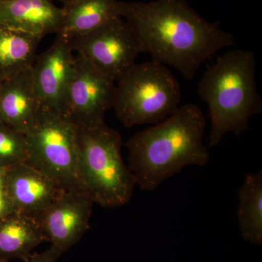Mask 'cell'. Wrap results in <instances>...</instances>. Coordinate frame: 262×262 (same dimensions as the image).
Wrapping results in <instances>:
<instances>
[{
  "label": "cell",
  "mask_w": 262,
  "mask_h": 262,
  "mask_svg": "<svg viewBox=\"0 0 262 262\" xmlns=\"http://www.w3.org/2000/svg\"><path fill=\"white\" fill-rule=\"evenodd\" d=\"M120 15L135 32L142 53L188 80L217 52L234 44L230 33L202 18L186 0L120 1Z\"/></svg>",
  "instance_id": "obj_1"
},
{
  "label": "cell",
  "mask_w": 262,
  "mask_h": 262,
  "mask_svg": "<svg viewBox=\"0 0 262 262\" xmlns=\"http://www.w3.org/2000/svg\"><path fill=\"white\" fill-rule=\"evenodd\" d=\"M205 127L199 106L187 103L155 126L136 133L125 143L136 185L151 192L187 165H207L210 155L203 142Z\"/></svg>",
  "instance_id": "obj_2"
},
{
  "label": "cell",
  "mask_w": 262,
  "mask_h": 262,
  "mask_svg": "<svg viewBox=\"0 0 262 262\" xmlns=\"http://www.w3.org/2000/svg\"><path fill=\"white\" fill-rule=\"evenodd\" d=\"M256 67L253 52L235 49L219 57L203 74L198 94L209 108V146L218 145L228 133L241 135L251 117L262 113Z\"/></svg>",
  "instance_id": "obj_3"
},
{
  "label": "cell",
  "mask_w": 262,
  "mask_h": 262,
  "mask_svg": "<svg viewBox=\"0 0 262 262\" xmlns=\"http://www.w3.org/2000/svg\"><path fill=\"white\" fill-rule=\"evenodd\" d=\"M122 137L105 122L77 127V161L81 182L94 203L115 208L130 202L136 184L122 159Z\"/></svg>",
  "instance_id": "obj_4"
},
{
  "label": "cell",
  "mask_w": 262,
  "mask_h": 262,
  "mask_svg": "<svg viewBox=\"0 0 262 262\" xmlns=\"http://www.w3.org/2000/svg\"><path fill=\"white\" fill-rule=\"evenodd\" d=\"M182 91L166 66L154 61L136 63L117 81L113 106L126 127L157 124L179 107Z\"/></svg>",
  "instance_id": "obj_5"
},
{
  "label": "cell",
  "mask_w": 262,
  "mask_h": 262,
  "mask_svg": "<svg viewBox=\"0 0 262 262\" xmlns=\"http://www.w3.org/2000/svg\"><path fill=\"white\" fill-rule=\"evenodd\" d=\"M27 140L26 163L62 190L87 194L79 173L75 124L63 114L42 107Z\"/></svg>",
  "instance_id": "obj_6"
},
{
  "label": "cell",
  "mask_w": 262,
  "mask_h": 262,
  "mask_svg": "<svg viewBox=\"0 0 262 262\" xmlns=\"http://www.w3.org/2000/svg\"><path fill=\"white\" fill-rule=\"evenodd\" d=\"M70 43L72 51L115 82L136 64L138 56L142 53L135 32L122 17Z\"/></svg>",
  "instance_id": "obj_7"
},
{
  "label": "cell",
  "mask_w": 262,
  "mask_h": 262,
  "mask_svg": "<svg viewBox=\"0 0 262 262\" xmlns=\"http://www.w3.org/2000/svg\"><path fill=\"white\" fill-rule=\"evenodd\" d=\"M115 90V81L77 55L61 113L77 127L101 125L113 108Z\"/></svg>",
  "instance_id": "obj_8"
},
{
  "label": "cell",
  "mask_w": 262,
  "mask_h": 262,
  "mask_svg": "<svg viewBox=\"0 0 262 262\" xmlns=\"http://www.w3.org/2000/svg\"><path fill=\"white\" fill-rule=\"evenodd\" d=\"M94 203L85 193L63 191L48 207L37 221L51 248L62 255L80 241L90 228Z\"/></svg>",
  "instance_id": "obj_9"
},
{
  "label": "cell",
  "mask_w": 262,
  "mask_h": 262,
  "mask_svg": "<svg viewBox=\"0 0 262 262\" xmlns=\"http://www.w3.org/2000/svg\"><path fill=\"white\" fill-rule=\"evenodd\" d=\"M73 52L68 40L57 37L51 47L36 57L31 74L42 107L61 113L75 68Z\"/></svg>",
  "instance_id": "obj_10"
},
{
  "label": "cell",
  "mask_w": 262,
  "mask_h": 262,
  "mask_svg": "<svg viewBox=\"0 0 262 262\" xmlns=\"http://www.w3.org/2000/svg\"><path fill=\"white\" fill-rule=\"evenodd\" d=\"M4 192L15 211L37 220L63 190L23 162L7 169Z\"/></svg>",
  "instance_id": "obj_11"
},
{
  "label": "cell",
  "mask_w": 262,
  "mask_h": 262,
  "mask_svg": "<svg viewBox=\"0 0 262 262\" xmlns=\"http://www.w3.org/2000/svg\"><path fill=\"white\" fill-rule=\"evenodd\" d=\"M63 9L50 0H0V27L40 38L57 34Z\"/></svg>",
  "instance_id": "obj_12"
},
{
  "label": "cell",
  "mask_w": 262,
  "mask_h": 262,
  "mask_svg": "<svg viewBox=\"0 0 262 262\" xmlns=\"http://www.w3.org/2000/svg\"><path fill=\"white\" fill-rule=\"evenodd\" d=\"M31 69L3 82L0 95V122L27 135L40 112Z\"/></svg>",
  "instance_id": "obj_13"
},
{
  "label": "cell",
  "mask_w": 262,
  "mask_h": 262,
  "mask_svg": "<svg viewBox=\"0 0 262 262\" xmlns=\"http://www.w3.org/2000/svg\"><path fill=\"white\" fill-rule=\"evenodd\" d=\"M63 18L57 37L69 42L121 17L118 0H76L63 5Z\"/></svg>",
  "instance_id": "obj_14"
},
{
  "label": "cell",
  "mask_w": 262,
  "mask_h": 262,
  "mask_svg": "<svg viewBox=\"0 0 262 262\" xmlns=\"http://www.w3.org/2000/svg\"><path fill=\"white\" fill-rule=\"evenodd\" d=\"M46 241L35 219L17 211L0 220V258L27 261L34 248Z\"/></svg>",
  "instance_id": "obj_15"
},
{
  "label": "cell",
  "mask_w": 262,
  "mask_h": 262,
  "mask_svg": "<svg viewBox=\"0 0 262 262\" xmlns=\"http://www.w3.org/2000/svg\"><path fill=\"white\" fill-rule=\"evenodd\" d=\"M42 38L0 27V81L10 80L32 67Z\"/></svg>",
  "instance_id": "obj_16"
},
{
  "label": "cell",
  "mask_w": 262,
  "mask_h": 262,
  "mask_svg": "<svg viewBox=\"0 0 262 262\" xmlns=\"http://www.w3.org/2000/svg\"><path fill=\"white\" fill-rule=\"evenodd\" d=\"M237 218L241 236L251 244H262V172L248 173L239 190Z\"/></svg>",
  "instance_id": "obj_17"
},
{
  "label": "cell",
  "mask_w": 262,
  "mask_h": 262,
  "mask_svg": "<svg viewBox=\"0 0 262 262\" xmlns=\"http://www.w3.org/2000/svg\"><path fill=\"white\" fill-rule=\"evenodd\" d=\"M27 135L0 122V166L8 168L27 158Z\"/></svg>",
  "instance_id": "obj_18"
},
{
  "label": "cell",
  "mask_w": 262,
  "mask_h": 262,
  "mask_svg": "<svg viewBox=\"0 0 262 262\" xmlns=\"http://www.w3.org/2000/svg\"><path fill=\"white\" fill-rule=\"evenodd\" d=\"M61 255L50 247L42 253H34L25 262H57Z\"/></svg>",
  "instance_id": "obj_19"
},
{
  "label": "cell",
  "mask_w": 262,
  "mask_h": 262,
  "mask_svg": "<svg viewBox=\"0 0 262 262\" xmlns=\"http://www.w3.org/2000/svg\"><path fill=\"white\" fill-rule=\"evenodd\" d=\"M15 211L13 205L10 203L6 194L0 191V220Z\"/></svg>",
  "instance_id": "obj_20"
},
{
  "label": "cell",
  "mask_w": 262,
  "mask_h": 262,
  "mask_svg": "<svg viewBox=\"0 0 262 262\" xmlns=\"http://www.w3.org/2000/svg\"><path fill=\"white\" fill-rule=\"evenodd\" d=\"M6 168L0 166V191L4 192L5 177H6Z\"/></svg>",
  "instance_id": "obj_21"
},
{
  "label": "cell",
  "mask_w": 262,
  "mask_h": 262,
  "mask_svg": "<svg viewBox=\"0 0 262 262\" xmlns=\"http://www.w3.org/2000/svg\"><path fill=\"white\" fill-rule=\"evenodd\" d=\"M58 1L63 3V5H66L70 4V3H73V2L76 1V0H58Z\"/></svg>",
  "instance_id": "obj_22"
},
{
  "label": "cell",
  "mask_w": 262,
  "mask_h": 262,
  "mask_svg": "<svg viewBox=\"0 0 262 262\" xmlns=\"http://www.w3.org/2000/svg\"><path fill=\"white\" fill-rule=\"evenodd\" d=\"M3 82H1V81H0V95H1L2 87H3Z\"/></svg>",
  "instance_id": "obj_23"
},
{
  "label": "cell",
  "mask_w": 262,
  "mask_h": 262,
  "mask_svg": "<svg viewBox=\"0 0 262 262\" xmlns=\"http://www.w3.org/2000/svg\"><path fill=\"white\" fill-rule=\"evenodd\" d=\"M0 262H8V260L5 259V258H0Z\"/></svg>",
  "instance_id": "obj_24"
}]
</instances>
